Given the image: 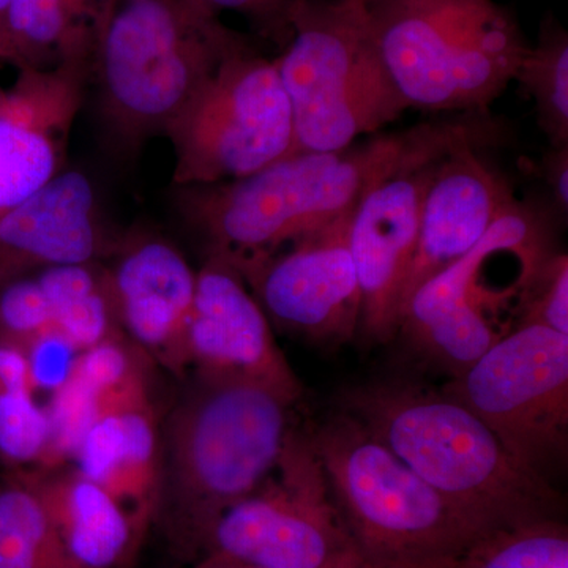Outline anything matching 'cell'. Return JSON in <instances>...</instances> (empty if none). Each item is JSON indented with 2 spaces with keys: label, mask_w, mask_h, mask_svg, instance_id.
I'll list each match as a JSON object with an SVG mask.
<instances>
[{
  "label": "cell",
  "mask_w": 568,
  "mask_h": 568,
  "mask_svg": "<svg viewBox=\"0 0 568 568\" xmlns=\"http://www.w3.org/2000/svg\"><path fill=\"white\" fill-rule=\"evenodd\" d=\"M123 335L142 354L182 375L190 368L186 325L196 271L163 239H138L106 267Z\"/></svg>",
  "instance_id": "17"
},
{
  "label": "cell",
  "mask_w": 568,
  "mask_h": 568,
  "mask_svg": "<svg viewBox=\"0 0 568 568\" xmlns=\"http://www.w3.org/2000/svg\"><path fill=\"white\" fill-rule=\"evenodd\" d=\"M275 63L293 112V153L343 151L409 110L358 0L302 3Z\"/></svg>",
  "instance_id": "7"
},
{
  "label": "cell",
  "mask_w": 568,
  "mask_h": 568,
  "mask_svg": "<svg viewBox=\"0 0 568 568\" xmlns=\"http://www.w3.org/2000/svg\"><path fill=\"white\" fill-rule=\"evenodd\" d=\"M540 174L547 183L555 209L559 215L568 211V145L567 148H549L540 163Z\"/></svg>",
  "instance_id": "32"
},
{
  "label": "cell",
  "mask_w": 568,
  "mask_h": 568,
  "mask_svg": "<svg viewBox=\"0 0 568 568\" xmlns=\"http://www.w3.org/2000/svg\"><path fill=\"white\" fill-rule=\"evenodd\" d=\"M186 354L194 373L254 381L294 402L304 394L276 345L271 321L237 268L219 254L209 253L196 272Z\"/></svg>",
  "instance_id": "13"
},
{
  "label": "cell",
  "mask_w": 568,
  "mask_h": 568,
  "mask_svg": "<svg viewBox=\"0 0 568 568\" xmlns=\"http://www.w3.org/2000/svg\"><path fill=\"white\" fill-rule=\"evenodd\" d=\"M106 250L92 182L61 171L0 216V284L55 265L99 263Z\"/></svg>",
  "instance_id": "18"
},
{
  "label": "cell",
  "mask_w": 568,
  "mask_h": 568,
  "mask_svg": "<svg viewBox=\"0 0 568 568\" xmlns=\"http://www.w3.org/2000/svg\"><path fill=\"white\" fill-rule=\"evenodd\" d=\"M178 186L237 181L291 155L293 112L275 59L246 40L223 59L164 132Z\"/></svg>",
  "instance_id": "8"
},
{
  "label": "cell",
  "mask_w": 568,
  "mask_h": 568,
  "mask_svg": "<svg viewBox=\"0 0 568 568\" xmlns=\"http://www.w3.org/2000/svg\"><path fill=\"white\" fill-rule=\"evenodd\" d=\"M52 328L50 306L36 275L0 284V342L26 347Z\"/></svg>",
  "instance_id": "29"
},
{
  "label": "cell",
  "mask_w": 568,
  "mask_h": 568,
  "mask_svg": "<svg viewBox=\"0 0 568 568\" xmlns=\"http://www.w3.org/2000/svg\"><path fill=\"white\" fill-rule=\"evenodd\" d=\"M11 0H0V32L6 24L7 11H9Z\"/></svg>",
  "instance_id": "34"
},
{
  "label": "cell",
  "mask_w": 568,
  "mask_h": 568,
  "mask_svg": "<svg viewBox=\"0 0 568 568\" xmlns=\"http://www.w3.org/2000/svg\"><path fill=\"white\" fill-rule=\"evenodd\" d=\"M74 467L121 500L145 528L155 515L160 424L149 394L103 407L82 435Z\"/></svg>",
  "instance_id": "19"
},
{
  "label": "cell",
  "mask_w": 568,
  "mask_h": 568,
  "mask_svg": "<svg viewBox=\"0 0 568 568\" xmlns=\"http://www.w3.org/2000/svg\"><path fill=\"white\" fill-rule=\"evenodd\" d=\"M517 325H541L568 335V256L551 253L519 287Z\"/></svg>",
  "instance_id": "28"
},
{
  "label": "cell",
  "mask_w": 568,
  "mask_h": 568,
  "mask_svg": "<svg viewBox=\"0 0 568 568\" xmlns=\"http://www.w3.org/2000/svg\"><path fill=\"white\" fill-rule=\"evenodd\" d=\"M354 211L264 256L227 260L280 331L320 347L346 345L358 335L361 291L349 248Z\"/></svg>",
  "instance_id": "12"
},
{
  "label": "cell",
  "mask_w": 568,
  "mask_h": 568,
  "mask_svg": "<svg viewBox=\"0 0 568 568\" xmlns=\"http://www.w3.org/2000/svg\"><path fill=\"white\" fill-rule=\"evenodd\" d=\"M487 145L465 142L437 162L422 204L402 308L418 286L469 253L517 200L507 179L485 159Z\"/></svg>",
  "instance_id": "16"
},
{
  "label": "cell",
  "mask_w": 568,
  "mask_h": 568,
  "mask_svg": "<svg viewBox=\"0 0 568 568\" xmlns=\"http://www.w3.org/2000/svg\"><path fill=\"white\" fill-rule=\"evenodd\" d=\"M24 474L78 566L121 568L129 562L144 528L121 500L65 463Z\"/></svg>",
  "instance_id": "20"
},
{
  "label": "cell",
  "mask_w": 568,
  "mask_h": 568,
  "mask_svg": "<svg viewBox=\"0 0 568 568\" xmlns=\"http://www.w3.org/2000/svg\"><path fill=\"white\" fill-rule=\"evenodd\" d=\"M142 357H148L125 335L82 351L73 376L103 407L149 394Z\"/></svg>",
  "instance_id": "26"
},
{
  "label": "cell",
  "mask_w": 568,
  "mask_h": 568,
  "mask_svg": "<svg viewBox=\"0 0 568 568\" xmlns=\"http://www.w3.org/2000/svg\"><path fill=\"white\" fill-rule=\"evenodd\" d=\"M100 0H11L0 32V61L20 70L54 69L88 58Z\"/></svg>",
  "instance_id": "21"
},
{
  "label": "cell",
  "mask_w": 568,
  "mask_h": 568,
  "mask_svg": "<svg viewBox=\"0 0 568 568\" xmlns=\"http://www.w3.org/2000/svg\"><path fill=\"white\" fill-rule=\"evenodd\" d=\"M514 81L536 104L537 123L549 148H567L568 33L551 13L541 21L537 43L519 62Z\"/></svg>",
  "instance_id": "24"
},
{
  "label": "cell",
  "mask_w": 568,
  "mask_h": 568,
  "mask_svg": "<svg viewBox=\"0 0 568 568\" xmlns=\"http://www.w3.org/2000/svg\"><path fill=\"white\" fill-rule=\"evenodd\" d=\"M36 276L55 331L81 351L123 335L106 267L99 263L55 265Z\"/></svg>",
  "instance_id": "22"
},
{
  "label": "cell",
  "mask_w": 568,
  "mask_h": 568,
  "mask_svg": "<svg viewBox=\"0 0 568 568\" xmlns=\"http://www.w3.org/2000/svg\"><path fill=\"white\" fill-rule=\"evenodd\" d=\"M33 390L54 395L73 376L82 351L61 332L52 331L37 336L24 347Z\"/></svg>",
  "instance_id": "31"
},
{
  "label": "cell",
  "mask_w": 568,
  "mask_h": 568,
  "mask_svg": "<svg viewBox=\"0 0 568 568\" xmlns=\"http://www.w3.org/2000/svg\"><path fill=\"white\" fill-rule=\"evenodd\" d=\"M491 138L488 123L473 115L373 134L343 151L291 153L237 181L179 186L183 213L209 253L264 256L353 211L381 182Z\"/></svg>",
  "instance_id": "1"
},
{
  "label": "cell",
  "mask_w": 568,
  "mask_h": 568,
  "mask_svg": "<svg viewBox=\"0 0 568 568\" xmlns=\"http://www.w3.org/2000/svg\"><path fill=\"white\" fill-rule=\"evenodd\" d=\"M203 555L263 568H368L297 426L263 484L213 523Z\"/></svg>",
  "instance_id": "9"
},
{
  "label": "cell",
  "mask_w": 568,
  "mask_h": 568,
  "mask_svg": "<svg viewBox=\"0 0 568 568\" xmlns=\"http://www.w3.org/2000/svg\"><path fill=\"white\" fill-rule=\"evenodd\" d=\"M89 59L20 70L0 103V216L61 173L71 125L84 99Z\"/></svg>",
  "instance_id": "15"
},
{
  "label": "cell",
  "mask_w": 568,
  "mask_h": 568,
  "mask_svg": "<svg viewBox=\"0 0 568 568\" xmlns=\"http://www.w3.org/2000/svg\"><path fill=\"white\" fill-rule=\"evenodd\" d=\"M242 33L186 0H100L89 81L111 132L126 145L164 134Z\"/></svg>",
  "instance_id": "4"
},
{
  "label": "cell",
  "mask_w": 568,
  "mask_h": 568,
  "mask_svg": "<svg viewBox=\"0 0 568 568\" xmlns=\"http://www.w3.org/2000/svg\"><path fill=\"white\" fill-rule=\"evenodd\" d=\"M183 568H263L250 566V564L239 562V560L223 558L216 555H203L192 560L189 566Z\"/></svg>",
  "instance_id": "33"
},
{
  "label": "cell",
  "mask_w": 568,
  "mask_h": 568,
  "mask_svg": "<svg viewBox=\"0 0 568 568\" xmlns=\"http://www.w3.org/2000/svg\"><path fill=\"white\" fill-rule=\"evenodd\" d=\"M306 435L368 568H435L488 532L349 414L339 410Z\"/></svg>",
  "instance_id": "6"
},
{
  "label": "cell",
  "mask_w": 568,
  "mask_h": 568,
  "mask_svg": "<svg viewBox=\"0 0 568 568\" xmlns=\"http://www.w3.org/2000/svg\"><path fill=\"white\" fill-rule=\"evenodd\" d=\"M2 99H3V92L0 91V103H2Z\"/></svg>",
  "instance_id": "36"
},
{
  "label": "cell",
  "mask_w": 568,
  "mask_h": 568,
  "mask_svg": "<svg viewBox=\"0 0 568 568\" xmlns=\"http://www.w3.org/2000/svg\"><path fill=\"white\" fill-rule=\"evenodd\" d=\"M295 405L265 384L194 373L160 425L153 515L183 555L200 558L213 523L272 473L297 426Z\"/></svg>",
  "instance_id": "2"
},
{
  "label": "cell",
  "mask_w": 568,
  "mask_h": 568,
  "mask_svg": "<svg viewBox=\"0 0 568 568\" xmlns=\"http://www.w3.org/2000/svg\"><path fill=\"white\" fill-rule=\"evenodd\" d=\"M435 568H568L562 517L488 530Z\"/></svg>",
  "instance_id": "25"
},
{
  "label": "cell",
  "mask_w": 568,
  "mask_h": 568,
  "mask_svg": "<svg viewBox=\"0 0 568 568\" xmlns=\"http://www.w3.org/2000/svg\"><path fill=\"white\" fill-rule=\"evenodd\" d=\"M358 2H362V3H372V2H375V0H358Z\"/></svg>",
  "instance_id": "35"
},
{
  "label": "cell",
  "mask_w": 568,
  "mask_h": 568,
  "mask_svg": "<svg viewBox=\"0 0 568 568\" xmlns=\"http://www.w3.org/2000/svg\"><path fill=\"white\" fill-rule=\"evenodd\" d=\"M51 425L33 388L0 384V458L13 466H47Z\"/></svg>",
  "instance_id": "27"
},
{
  "label": "cell",
  "mask_w": 568,
  "mask_h": 568,
  "mask_svg": "<svg viewBox=\"0 0 568 568\" xmlns=\"http://www.w3.org/2000/svg\"><path fill=\"white\" fill-rule=\"evenodd\" d=\"M530 473L551 481L568 447V335L515 325L443 387Z\"/></svg>",
  "instance_id": "10"
},
{
  "label": "cell",
  "mask_w": 568,
  "mask_h": 568,
  "mask_svg": "<svg viewBox=\"0 0 568 568\" xmlns=\"http://www.w3.org/2000/svg\"><path fill=\"white\" fill-rule=\"evenodd\" d=\"M0 568H82L63 548L24 470L0 481Z\"/></svg>",
  "instance_id": "23"
},
{
  "label": "cell",
  "mask_w": 568,
  "mask_h": 568,
  "mask_svg": "<svg viewBox=\"0 0 568 568\" xmlns=\"http://www.w3.org/2000/svg\"><path fill=\"white\" fill-rule=\"evenodd\" d=\"M437 162L381 182L355 207L349 248L361 291L358 335L373 345L390 342L398 331L422 204Z\"/></svg>",
  "instance_id": "14"
},
{
  "label": "cell",
  "mask_w": 568,
  "mask_h": 568,
  "mask_svg": "<svg viewBox=\"0 0 568 568\" xmlns=\"http://www.w3.org/2000/svg\"><path fill=\"white\" fill-rule=\"evenodd\" d=\"M365 6L396 91L417 110L487 114L530 47L515 14L495 0Z\"/></svg>",
  "instance_id": "5"
},
{
  "label": "cell",
  "mask_w": 568,
  "mask_h": 568,
  "mask_svg": "<svg viewBox=\"0 0 568 568\" xmlns=\"http://www.w3.org/2000/svg\"><path fill=\"white\" fill-rule=\"evenodd\" d=\"M500 253L521 263L519 282H528L552 252L547 215L515 200L488 233L457 263L418 286L399 313L398 332L429 361L462 375L499 338L485 315L478 286L485 265Z\"/></svg>",
  "instance_id": "11"
},
{
  "label": "cell",
  "mask_w": 568,
  "mask_h": 568,
  "mask_svg": "<svg viewBox=\"0 0 568 568\" xmlns=\"http://www.w3.org/2000/svg\"><path fill=\"white\" fill-rule=\"evenodd\" d=\"M194 9L220 18L224 11L241 14L254 36L283 50L293 37V18L306 0H186Z\"/></svg>",
  "instance_id": "30"
},
{
  "label": "cell",
  "mask_w": 568,
  "mask_h": 568,
  "mask_svg": "<svg viewBox=\"0 0 568 568\" xmlns=\"http://www.w3.org/2000/svg\"><path fill=\"white\" fill-rule=\"evenodd\" d=\"M342 410L478 528L562 517L551 481L511 457L495 433L446 392L407 379L376 381L345 392Z\"/></svg>",
  "instance_id": "3"
}]
</instances>
